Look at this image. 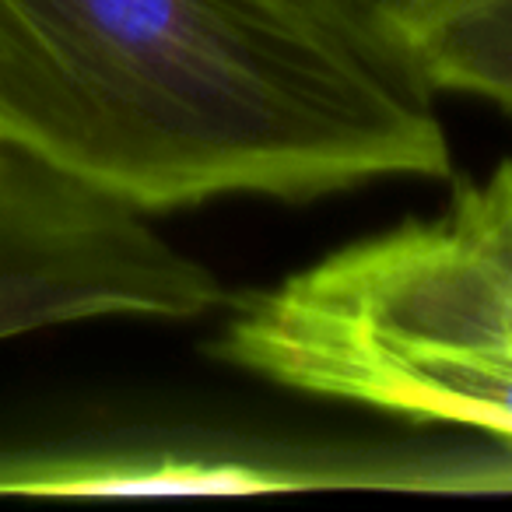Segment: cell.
Listing matches in <instances>:
<instances>
[{"label":"cell","mask_w":512,"mask_h":512,"mask_svg":"<svg viewBox=\"0 0 512 512\" xmlns=\"http://www.w3.org/2000/svg\"><path fill=\"white\" fill-rule=\"evenodd\" d=\"M228 295L141 211L0 148V341L85 320H197Z\"/></svg>","instance_id":"7a4b0ae2"},{"label":"cell","mask_w":512,"mask_h":512,"mask_svg":"<svg viewBox=\"0 0 512 512\" xmlns=\"http://www.w3.org/2000/svg\"><path fill=\"white\" fill-rule=\"evenodd\" d=\"M509 477L505 456L320 463L186 449H0V495L36 498L260 495L313 488L502 491Z\"/></svg>","instance_id":"277c9868"},{"label":"cell","mask_w":512,"mask_h":512,"mask_svg":"<svg viewBox=\"0 0 512 512\" xmlns=\"http://www.w3.org/2000/svg\"><path fill=\"white\" fill-rule=\"evenodd\" d=\"M288 8L302 11L330 32L351 39L383 64L411 74L397 53V18L407 0H285ZM414 78V74H411ZM418 81V78H414Z\"/></svg>","instance_id":"52a82bcc"},{"label":"cell","mask_w":512,"mask_h":512,"mask_svg":"<svg viewBox=\"0 0 512 512\" xmlns=\"http://www.w3.org/2000/svg\"><path fill=\"white\" fill-rule=\"evenodd\" d=\"M0 148L141 214L453 172L428 88L285 0H0Z\"/></svg>","instance_id":"6da1fadb"},{"label":"cell","mask_w":512,"mask_h":512,"mask_svg":"<svg viewBox=\"0 0 512 512\" xmlns=\"http://www.w3.org/2000/svg\"><path fill=\"white\" fill-rule=\"evenodd\" d=\"M211 351L288 390L474 428L512 449V348L376 334L267 288L232 302Z\"/></svg>","instance_id":"3957f363"},{"label":"cell","mask_w":512,"mask_h":512,"mask_svg":"<svg viewBox=\"0 0 512 512\" xmlns=\"http://www.w3.org/2000/svg\"><path fill=\"white\" fill-rule=\"evenodd\" d=\"M400 64L432 92H467L512 113V0H407Z\"/></svg>","instance_id":"5b68a950"},{"label":"cell","mask_w":512,"mask_h":512,"mask_svg":"<svg viewBox=\"0 0 512 512\" xmlns=\"http://www.w3.org/2000/svg\"><path fill=\"white\" fill-rule=\"evenodd\" d=\"M442 218L477 249L512 295V158H505L481 183L456 186L453 204Z\"/></svg>","instance_id":"8992f818"}]
</instances>
